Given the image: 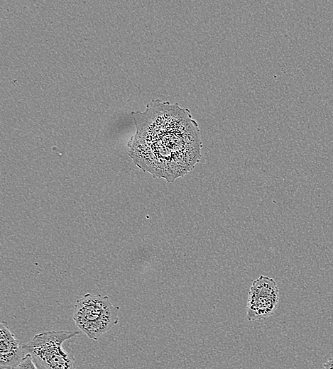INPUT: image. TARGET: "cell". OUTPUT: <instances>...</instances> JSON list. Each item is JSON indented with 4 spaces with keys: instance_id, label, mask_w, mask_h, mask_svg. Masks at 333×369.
<instances>
[{
    "instance_id": "obj_3",
    "label": "cell",
    "mask_w": 333,
    "mask_h": 369,
    "mask_svg": "<svg viewBox=\"0 0 333 369\" xmlns=\"http://www.w3.org/2000/svg\"><path fill=\"white\" fill-rule=\"evenodd\" d=\"M119 310L108 296L87 293L76 301L72 319L80 331L97 341L118 324Z\"/></svg>"
},
{
    "instance_id": "obj_6",
    "label": "cell",
    "mask_w": 333,
    "mask_h": 369,
    "mask_svg": "<svg viewBox=\"0 0 333 369\" xmlns=\"http://www.w3.org/2000/svg\"><path fill=\"white\" fill-rule=\"evenodd\" d=\"M11 369H39L30 354H26L21 360Z\"/></svg>"
},
{
    "instance_id": "obj_5",
    "label": "cell",
    "mask_w": 333,
    "mask_h": 369,
    "mask_svg": "<svg viewBox=\"0 0 333 369\" xmlns=\"http://www.w3.org/2000/svg\"><path fill=\"white\" fill-rule=\"evenodd\" d=\"M25 356L22 345L5 321L0 324V369H11Z\"/></svg>"
},
{
    "instance_id": "obj_1",
    "label": "cell",
    "mask_w": 333,
    "mask_h": 369,
    "mask_svg": "<svg viewBox=\"0 0 333 369\" xmlns=\"http://www.w3.org/2000/svg\"><path fill=\"white\" fill-rule=\"evenodd\" d=\"M131 115L136 131L128 143L129 153L142 170L172 182L200 161V131L188 109L153 99L144 111Z\"/></svg>"
},
{
    "instance_id": "obj_7",
    "label": "cell",
    "mask_w": 333,
    "mask_h": 369,
    "mask_svg": "<svg viewBox=\"0 0 333 369\" xmlns=\"http://www.w3.org/2000/svg\"><path fill=\"white\" fill-rule=\"evenodd\" d=\"M323 367L324 369H333V357H332L327 361H326L323 364Z\"/></svg>"
},
{
    "instance_id": "obj_4",
    "label": "cell",
    "mask_w": 333,
    "mask_h": 369,
    "mask_svg": "<svg viewBox=\"0 0 333 369\" xmlns=\"http://www.w3.org/2000/svg\"><path fill=\"white\" fill-rule=\"evenodd\" d=\"M279 302V289L275 281L261 275L255 280L249 289L246 305V319L259 321L270 317Z\"/></svg>"
},
{
    "instance_id": "obj_2",
    "label": "cell",
    "mask_w": 333,
    "mask_h": 369,
    "mask_svg": "<svg viewBox=\"0 0 333 369\" xmlns=\"http://www.w3.org/2000/svg\"><path fill=\"white\" fill-rule=\"evenodd\" d=\"M78 334L79 331L67 330L43 331L23 343L22 349L41 369H75L74 352L65 348L64 343Z\"/></svg>"
}]
</instances>
